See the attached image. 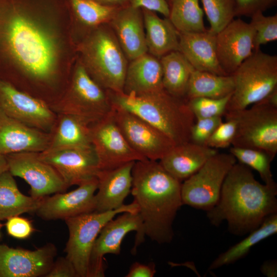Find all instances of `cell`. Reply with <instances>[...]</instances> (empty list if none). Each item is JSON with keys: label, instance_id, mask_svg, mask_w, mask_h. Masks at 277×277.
Instances as JSON below:
<instances>
[{"label": "cell", "instance_id": "484cf974", "mask_svg": "<svg viewBox=\"0 0 277 277\" xmlns=\"http://www.w3.org/2000/svg\"><path fill=\"white\" fill-rule=\"evenodd\" d=\"M56 120L50 133L46 150L92 147L90 125L73 115L56 113Z\"/></svg>", "mask_w": 277, "mask_h": 277}, {"label": "cell", "instance_id": "c3c4849f", "mask_svg": "<svg viewBox=\"0 0 277 277\" xmlns=\"http://www.w3.org/2000/svg\"><path fill=\"white\" fill-rule=\"evenodd\" d=\"M7 170H8V165L5 156L0 155V175Z\"/></svg>", "mask_w": 277, "mask_h": 277}, {"label": "cell", "instance_id": "d590c367", "mask_svg": "<svg viewBox=\"0 0 277 277\" xmlns=\"http://www.w3.org/2000/svg\"><path fill=\"white\" fill-rule=\"evenodd\" d=\"M250 23L255 30L254 51L261 45L277 39V14L265 16L259 12L251 16Z\"/></svg>", "mask_w": 277, "mask_h": 277}, {"label": "cell", "instance_id": "ba28073f", "mask_svg": "<svg viewBox=\"0 0 277 277\" xmlns=\"http://www.w3.org/2000/svg\"><path fill=\"white\" fill-rule=\"evenodd\" d=\"M236 122L233 147L264 151L273 159L277 153V107L259 102L249 108L226 111Z\"/></svg>", "mask_w": 277, "mask_h": 277}, {"label": "cell", "instance_id": "7a4b0ae2", "mask_svg": "<svg viewBox=\"0 0 277 277\" xmlns=\"http://www.w3.org/2000/svg\"><path fill=\"white\" fill-rule=\"evenodd\" d=\"M277 185L262 184L248 166L235 163L223 182L219 200L207 212L211 224L226 221L229 232L244 235L258 228L277 213Z\"/></svg>", "mask_w": 277, "mask_h": 277}, {"label": "cell", "instance_id": "9a60e30c", "mask_svg": "<svg viewBox=\"0 0 277 277\" xmlns=\"http://www.w3.org/2000/svg\"><path fill=\"white\" fill-rule=\"evenodd\" d=\"M90 127L92 145L101 170L146 159L129 145L114 120L112 110Z\"/></svg>", "mask_w": 277, "mask_h": 277}, {"label": "cell", "instance_id": "60d3db41", "mask_svg": "<svg viewBox=\"0 0 277 277\" xmlns=\"http://www.w3.org/2000/svg\"><path fill=\"white\" fill-rule=\"evenodd\" d=\"M7 220L5 224L7 232L14 238L27 239L34 230L31 221L19 215L11 217Z\"/></svg>", "mask_w": 277, "mask_h": 277}, {"label": "cell", "instance_id": "bcb514c9", "mask_svg": "<svg viewBox=\"0 0 277 277\" xmlns=\"http://www.w3.org/2000/svg\"><path fill=\"white\" fill-rule=\"evenodd\" d=\"M99 4L113 7H122L129 5V0H91Z\"/></svg>", "mask_w": 277, "mask_h": 277}, {"label": "cell", "instance_id": "2e32d148", "mask_svg": "<svg viewBox=\"0 0 277 277\" xmlns=\"http://www.w3.org/2000/svg\"><path fill=\"white\" fill-rule=\"evenodd\" d=\"M39 155L56 170L68 187L96 177L101 170L93 147L45 150Z\"/></svg>", "mask_w": 277, "mask_h": 277}, {"label": "cell", "instance_id": "b9f144b4", "mask_svg": "<svg viewBox=\"0 0 277 277\" xmlns=\"http://www.w3.org/2000/svg\"><path fill=\"white\" fill-rule=\"evenodd\" d=\"M45 277H78L71 261L65 257L58 258Z\"/></svg>", "mask_w": 277, "mask_h": 277}, {"label": "cell", "instance_id": "30bf717a", "mask_svg": "<svg viewBox=\"0 0 277 277\" xmlns=\"http://www.w3.org/2000/svg\"><path fill=\"white\" fill-rule=\"evenodd\" d=\"M236 163L230 153L210 157L194 174L181 185L183 205L207 211L217 203L224 179Z\"/></svg>", "mask_w": 277, "mask_h": 277}, {"label": "cell", "instance_id": "ab89813d", "mask_svg": "<svg viewBox=\"0 0 277 277\" xmlns=\"http://www.w3.org/2000/svg\"><path fill=\"white\" fill-rule=\"evenodd\" d=\"M236 8V16L251 17L254 14L264 12L275 6L277 0H234Z\"/></svg>", "mask_w": 277, "mask_h": 277}, {"label": "cell", "instance_id": "8d00e7d4", "mask_svg": "<svg viewBox=\"0 0 277 277\" xmlns=\"http://www.w3.org/2000/svg\"><path fill=\"white\" fill-rule=\"evenodd\" d=\"M231 94L221 98L195 97L187 100V103L196 119L222 116Z\"/></svg>", "mask_w": 277, "mask_h": 277}, {"label": "cell", "instance_id": "5bb4252c", "mask_svg": "<svg viewBox=\"0 0 277 277\" xmlns=\"http://www.w3.org/2000/svg\"><path fill=\"white\" fill-rule=\"evenodd\" d=\"M0 110L28 126L47 133L52 131L57 117L43 101L1 80Z\"/></svg>", "mask_w": 277, "mask_h": 277}, {"label": "cell", "instance_id": "277c9868", "mask_svg": "<svg viewBox=\"0 0 277 277\" xmlns=\"http://www.w3.org/2000/svg\"><path fill=\"white\" fill-rule=\"evenodd\" d=\"M108 93L112 105L148 122L175 145L190 142V130L195 117L186 100L173 96L165 89L143 95Z\"/></svg>", "mask_w": 277, "mask_h": 277}, {"label": "cell", "instance_id": "8fae6325", "mask_svg": "<svg viewBox=\"0 0 277 277\" xmlns=\"http://www.w3.org/2000/svg\"><path fill=\"white\" fill-rule=\"evenodd\" d=\"M133 231L136 232L132 249L134 252L136 247L144 241L145 236L142 221L138 212H123L107 222L101 230L93 246L87 277L104 276V255L120 254L123 239L129 232Z\"/></svg>", "mask_w": 277, "mask_h": 277}, {"label": "cell", "instance_id": "1f68e13d", "mask_svg": "<svg viewBox=\"0 0 277 277\" xmlns=\"http://www.w3.org/2000/svg\"><path fill=\"white\" fill-rule=\"evenodd\" d=\"M204 11L199 0H173L169 18L179 32H201L207 30Z\"/></svg>", "mask_w": 277, "mask_h": 277}, {"label": "cell", "instance_id": "5b68a950", "mask_svg": "<svg viewBox=\"0 0 277 277\" xmlns=\"http://www.w3.org/2000/svg\"><path fill=\"white\" fill-rule=\"evenodd\" d=\"M77 58L92 78L106 91L123 92L127 58L111 28L89 29L76 43Z\"/></svg>", "mask_w": 277, "mask_h": 277}, {"label": "cell", "instance_id": "d4e9b609", "mask_svg": "<svg viewBox=\"0 0 277 277\" xmlns=\"http://www.w3.org/2000/svg\"><path fill=\"white\" fill-rule=\"evenodd\" d=\"M216 149L191 142L176 145L159 163L173 177L182 181L197 172Z\"/></svg>", "mask_w": 277, "mask_h": 277}, {"label": "cell", "instance_id": "8992f818", "mask_svg": "<svg viewBox=\"0 0 277 277\" xmlns=\"http://www.w3.org/2000/svg\"><path fill=\"white\" fill-rule=\"evenodd\" d=\"M231 75L234 87L226 111L248 108L277 88V56L255 50Z\"/></svg>", "mask_w": 277, "mask_h": 277}, {"label": "cell", "instance_id": "44dd1931", "mask_svg": "<svg viewBox=\"0 0 277 277\" xmlns=\"http://www.w3.org/2000/svg\"><path fill=\"white\" fill-rule=\"evenodd\" d=\"M109 23L127 60L147 53L142 9L129 5L121 7Z\"/></svg>", "mask_w": 277, "mask_h": 277}, {"label": "cell", "instance_id": "e0dca14e", "mask_svg": "<svg viewBox=\"0 0 277 277\" xmlns=\"http://www.w3.org/2000/svg\"><path fill=\"white\" fill-rule=\"evenodd\" d=\"M50 243L34 250L0 244V277L45 276L56 255Z\"/></svg>", "mask_w": 277, "mask_h": 277}, {"label": "cell", "instance_id": "f907efd6", "mask_svg": "<svg viewBox=\"0 0 277 277\" xmlns=\"http://www.w3.org/2000/svg\"><path fill=\"white\" fill-rule=\"evenodd\" d=\"M2 227V224L1 223V221H0V239H1V230Z\"/></svg>", "mask_w": 277, "mask_h": 277}, {"label": "cell", "instance_id": "3957f363", "mask_svg": "<svg viewBox=\"0 0 277 277\" xmlns=\"http://www.w3.org/2000/svg\"><path fill=\"white\" fill-rule=\"evenodd\" d=\"M131 192L138 206L145 235L159 244L173 239V221L183 205L181 181L159 162L144 159L134 162Z\"/></svg>", "mask_w": 277, "mask_h": 277}, {"label": "cell", "instance_id": "d6a6232c", "mask_svg": "<svg viewBox=\"0 0 277 277\" xmlns=\"http://www.w3.org/2000/svg\"><path fill=\"white\" fill-rule=\"evenodd\" d=\"M67 2L73 22H78L89 29L109 23L120 8L104 6L91 0Z\"/></svg>", "mask_w": 277, "mask_h": 277}, {"label": "cell", "instance_id": "603a6c76", "mask_svg": "<svg viewBox=\"0 0 277 277\" xmlns=\"http://www.w3.org/2000/svg\"><path fill=\"white\" fill-rule=\"evenodd\" d=\"M195 70L217 75L227 74L217 57L216 34L207 30L201 32H179V50Z\"/></svg>", "mask_w": 277, "mask_h": 277}, {"label": "cell", "instance_id": "f1b7e54d", "mask_svg": "<svg viewBox=\"0 0 277 277\" xmlns=\"http://www.w3.org/2000/svg\"><path fill=\"white\" fill-rule=\"evenodd\" d=\"M164 89L177 97H185L188 83L195 69L179 51L168 53L160 58Z\"/></svg>", "mask_w": 277, "mask_h": 277}, {"label": "cell", "instance_id": "f546056e", "mask_svg": "<svg viewBox=\"0 0 277 277\" xmlns=\"http://www.w3.org/2000/svg\"><path fill=\"white\" fill-rule=\"evenodd\" d=\"M277 232V213L267 217L256 229L243 240L221 253L209 265L208 271L228 265L245 257L251 248Z\"/></svg>", "mask_w": 277, "mask_h": 277}, {"label": "cell", "instance_id": "4dcf8cb0", "mask_svg": "<svg viewBox=\"0 0 277 277\" xmlns=\"http://www.w3.org/2000/svg\"><path fill=\"white\" fill-rule=\"evenodd\" d=\"M234 87L231 74L222 75L194 70L188 83L185 98L187 101L200 97L221 98L232 94Z\"/></svg>", "mask_w": 277, "mask_h": 277}, {"label": "cell", "instance_id": "9c48e42d", "mask_svg": "<svg viewBox=\"0 0 277 277\" xmlns=\"http://www.w3.org/2000/svg\"><path fill=\"white\" fill-rule=\"evenodd\" d=\"M138 212L133 201L116 209L105 212L92 211L65 220L69 238L65 252L73 265L78 277H87L89 260L94 243L105 224L118 214Z\"/></svg>", "mask_w": 277, "mask_h": 277}, {"label": "cell", "instance_id": "ffe728a7", "mask_svg": "<svg viewBox=\"0 0 277 277\" xmlns=\"http://www.w3.org/2000/svg\"><path fill=\"white\" fill-rule=\"evenodd\" d=\"M50 133L28 126L0 110V155L45 151Z\"/></svg>", "mask_w": 277, "mask_h": 277}, {"label": "cell", "instance_id": "d6986e66", "mask_svg": "<svg viewBox=\"0 0 277 277\" xmlns=\"http://www.w3.org/2000/svg\"><path fill=\"white\" fill-rule=\"evenodd\" d=\"M97 188L96 177L87 181L75 189L65 193L47 196L35 212L45 220H66L95 210V192Z\"/></svg>", "mask_w": 277, "mask_h": 277}, {"label": "cell", "instance_id": "4fadbf2b", "mask_svg": "<svg viewBox=\"0 0 277 277\" xmlns=\"http://www.w3.org/2000/svg\"><path fill=\"white\" fill-rule=\"evenodd\" d=\"M5 156L8 170L28 184L33 197L43 198L65 192L68 188L56 170L41 159L39 152H23Z\"/></svg>", "mask_w": 277, "mask_h": 277}, {"label": "cell", "instance_id": "7dc6e473", "mask_svg": "<svg viewBox=\"0 0 277 277\" xmlns=\"http://www.w3.org/2000/svg\"><path fill=\"white\" fill-rule=\"evenodd\" d=\"M260 102L277 107V88L274 89L266 97Z\"/></svg>", "mask_w": 277, "mask_h": 277}, {"label": "cell", "instance_id": "7bdbcfd3", "mask_svg": "<svg viewBox=\"0 0 277 277\" xmlns=\"http://www.w3.org/2000/svg\"><path fill=\"white\" fill-rule=\"evenodd\" d=\"M130 6L156 12L168 18L170 6L166 0H129Z\"/></svg>", "mask_w": 277, "mask_h": 277}, {"label": "cell", "instance_id": "ac0fdd59", "mask_svg": "<svg viewBox=\"0 0 277 277\" xmlns=\"http://www.w3.org/2000/svg\"><path fill=\"white\" fill-rule=\"evenodd\" d=\"M255 30L250 23L233 19L216 34L217 57L228 75L232 74L254 51Z\"/></svg>", "mask_w": 277, "mask_h": 277}, {"label": "cell", "instance_id": "f35d334b", "mask_svg": "<svg viewBox=\"0 0 277 277\" xmlns=\"http://www.w3.org/2000/svg\"><path fill=\"white\" fill-rule=\"evenodd\" d=\"M223 122L222 116L197 118L190 130V142L206 146L211 134Z\"/></svg>", "mask_w": 277, "mask_h": 277}, {"label": "cell", "instance_id": "e575fe53", "mask_svg": "<svg viewBox=\"0 0 277 277\" xmlns=\"http://www.w3.org/2000/svg\"><path fill=\"white\" fill-rule=\"evenodd\" d=\"M210 24L208 30L216 34L236 16L234 0H201Z\"/></svg>", "mask_w": 277, "mask_h": 277}, {"label": "cell", "instance_id": "7c38bea8", "mask_svg": "<svg viewBox=\"0 0 277 277\" xmlns=\"http://www.w3.org/2000/svg\"><path fill=\"white\" fill-rule=\"evenodd\" d=\"M113 106L114 120L131 147L144 158L160 160L176 145L163 132L135 114Z\"/></svg>", "mask_w": 277, "mask_h": 277}, {"label": "cell", "instance_id": "52a82bcc", "mask_svg": "<svg viewBox=\"0 0 277 277\" xmlns=\"http://www.w3.org/2000/svg\"><path fill=\"white\" fill-rule=\"evenodd\" d=\"M52 109L76 116L90 124L110 114L113 106L108 91L90 76L77 58L68 87Z\"/></svg>", "mask_w": 277, "mask_h": 277}, {"label": "cell", "instance_id": "74e56055", "mask_svg": "<svg viewBox=\"0 0 277 277\" xmlns=\"http://www.w3.org/2000/svg\"><path fill=\"white\" fill-rule=\"evenodd\" d=\"M236 129L235 120L227 118L216 128L207 142L206 146L214 149H223L232 145Z\"/></svg>", "mask_w": 277, "mask_h": 277}, {"label": "cell", "instance_id": "cb8c5ba5", "mask_svg": "<svg viewBox=\"0 0 277 277\" xmlns=\"http://www.w3.org/2000/svg\"><path fill=\"white\" fill-rule=\"evenodd\" d=\"M130 61L125 75L124 93L143 95L164 89L160 58L146 53Z\"/></svg>", "mask_w": 277, "mask_h": 277}, {"label": "cell", "instance_id": "f6af8a7d", "mask_svg": "<svg viewBox=\"0 0 277 277\" xmlns=\"http://www.w3.org/2000/svg\"><path fill=\"white\" fill-rule=\"evenodd\" d=\"M260 270L262 274L267 277L277 276V263L275 260L267 261L264 262Z\"/></svg>", "mask_w": 277, "mask_h": 277}, {"label": "cell", "instance_id": "ee69618b", "mask_svg": "<svg viewBox=\"0 0 277 277\" xmlns=\"http://www.w3.org/2000/svg\"><path fill=\"white\" fill-rule=\"evenodd\" d=\"M156 273L155 265L153 262L142 264L133 263L126 275V277H153Z\"/></svg>", "mask_w": 277, "mask_h": 277}, {"label": "cell", "instance_id": "7402d4cb", "mask_svg": "<svg viewBox=\"0 0 277 277\" xmlns=\"http://www.w3.org/2000/svg\"><path fill=\"white\" fill-rule=\"evenodd\" d=\"M134 162L98 171L96 176L97 192L95 194V211H111L124 205L125 199L131 192Z\"/></svg>", "mask_w": 277, "mask_h": 277}, {"label": "cell", "instance_id": "6da1fadb", "mask_svg": "<svg viewBox=\"0 0 277 277\" xmlns=\"http://www.w3.org/2000/svg\"><path fill=\"white\" fill-rule=\"evenodd\" d=\"M67 0H0V80L50 107L77 58Z\"/></svg>", "mask_w": 277, "mask_h": 277}, {"label": "cell", "instance_id": "4316f807", "mask_svg": "<svg viewBox=\"0 0 277 277\" xmlns=\"http://www.w3.org/2000/svg\"><path fill=\"white\" fill-rule=\"evenodd\" d=\"M146 42L150 54L160 58L179 50V32L169 18H162L155 12L142 9Z\"/></svg>", "mask_w": 277, "mask_h": 277}, {"label": "cell", "instance_id": "83f0119b", "mask_svg": "<svg viewBox=\"0 0 277 277\" xmlns=\"http://www.w3.org/2000/svg\"><path fill=\"white\" fill-rule=\"evenodd\" d=\"M43 198L23 194L8 170L0 175V221L25 213L35 212Z\"/></svg>", "mask_w": 277, "mask_h": 277}, {"label": "cell", "instance_id": "681fc988", "mask_svg": "<svg viewBox=\"0 0 277 277\" xmlns=\"http://www.w3.org/2000/svg\"><path fill=\"white\" fill-rule=\"evenodd\" d=\"M166 1L168 2V4H169V5L170 6L173 0H166Z\"/></svg>", "mask_w": 277, "mask_h": 277}, {"label": "cell", "instance_id": "836d02e7", "mask_svg": "<svg viewBox=\"0 0 277 277\" xmlns=\"http://www.w3.org/2000/svg\"><path fill=\"white\" fill-rule=\"evenodd\" d=\"M229 153L239 163L256 171L264 184L276 185L271 170V162L273 159L267 153L258 149L233 146L230 148Z\"/></svg>", "mask_w": 277, "mask_h": 277}]
</instances>
